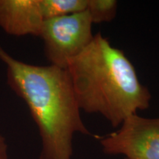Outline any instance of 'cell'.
I'll return each instance as SVG.
<instances>
[{"label": "cell", "instance_id": "obj_1", "mask_svg": "<svg viewBox=\"0 0 159 159\" xmlns=\"http://www.w3.org/2000/svg\"><path fill=\"white\" fill-rule=\"evenodd\" d=\"M7 83L25 101L42 142L40 159H71L75 133L92 135L80 116L67 69L35 66L16 59L0 45Z\"/></svg>", "mask_w": 159, "mask_h": 159}, {"label": "cell", "instance_id": "obj_2", "mask_svg": "<svg viewBox=\"0 0 159 159\" xmlns=\"http://www.w3.org/2000/svg\"><path fill=\"white\" fill-rule=\"evenodd\" d=\"M80 110L97 113L118 127L150 107L151 94L133 63L100 33L67 67Z\"/></svg>", "mask_w": 159, "mask_h": 159}, {"label": "cell", "instance_id": "obj_3", "mask_svg": "<svg viewBox=\"0 0 159 159\" xmlns=\"http://www.w3.org/2000/svg\"><path fill=\"white\" fill-rule=\"evenodd\" d=\"M92 25L86 10L45 20L39 36L50 65L67 69L69 63L93 40Z\"/></svg>", "mask_w": 159, "mask_h": 159}, {"label": "cell", "instance_id": "obj_4", "mask_svg": "<svg viewBox=\"0 0 159 159\" xmlns=\"http://www.w3.org/2000/svg\"><path fill=\"white\" fill-rule=\"evenodd\" d=\"M103 151L128 159H159V117H128L116 132L100 139Z\"/></svg>", "mask_w": 159, "mask_h": 159}, {"label": "cell", "instance_id": "obj_5", "mask_svg": "<svg viewBox=\"0 0 159 159\" xmlns=\"http://www.w3.org/2000/svg\"><path fill=\"white\" fill-rule=\"evenodd\" d=\"M40 0H0V27L15 36H39L44 21Z\"/></svg>", "mask_w": 159, "mask_h": 159}, {"label": "cell", "instance_id": "obj_6", "mask_svg": "<svg viewBox=\"0 0 159 159\" xmlns=\"http://www.w3.org/2000/svg\"><path fill=\"white\" fill-rule=\"evenodd\" d=\"M88 0H40L44 20L84 11Z\"/></svg>", "mask_w": 159, "mask_h": 159}, {"label": "cell", "instance_id": "obj_7", "mask_svg": "<svg viewBox=\"0 0 159 159\" xmlns=\"http://www.w3.org/2000/svg\"><path fill=\"white\" fill-rule=\"evenodd\" d=\"M86 11L93 24L108 22L116 16L117 2L115 0H88Z\"/></svg>", "mask_w": 159, "mask_h": 159}, {"label": "cell", "instance_id": "obj_8", "mask_svg": "<svg viewBox=\"0 0 159 159\" xmlns=\"http://www.w3.org/2000/svg\"><path fill=\"white\" fill-rule=\"evenodd\" d=\"M0 159H7V145L5 139L0 134Z\"/></svg>", "mask_w": 159, "mask_h": 159}]
</instances>
